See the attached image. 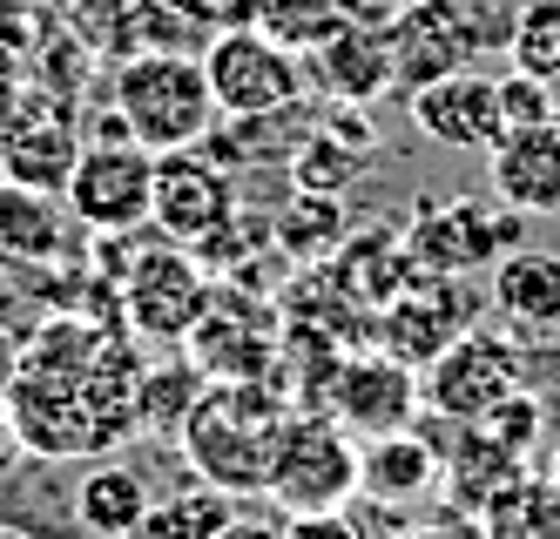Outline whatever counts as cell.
<instances>
[{"label":"cell","mask_w":560,"mask_h":539,"mask_svg":"<svg viewBox=\"0 0 560 539\" xmlns=\"http://www.w3.org/2000/svg\"><path fill=\"white\" fill-rule=\"evenodd\" d=\"M291 398L277 391V378H244V385H210L196 398V411L183 419V459L189 479H203L230 500L264 492L270 472V438L291 419Z\"/></svg>","instance_id":"obj_1"},{"label":"cell","mask_w":560,"mask_h":539,"mask_svg":"<svg viewBox=\"0 0 560 539\" xmlns=\"http://www.w3.org/2000/svg\"><path fill=\"white\" fill-rule=\"evenodd\" d=\"M108 115L122 121V136L142 142L149 155H176V149H203L217 136V95L203 55H129L115 68V95Z\"/></svg>","instance_id":"obj_2"},{"label":"cell","mask_w":560,"mask_h":539,"mask_svg":"<svg viewBox=\"0 0 560 539\" xmlns=\"http://www.w3.org/2000/svg\"><path fill=\"white\" fill-rule=\"evenodd\" d=\"M358 445L331 411H291L270 438V472H264V500L298 519V513H338L358 500Z\"/></svg>","instance_id":"obj_3"},{"label":"cell","mask_w":560,"mask_h":539,"mask_svg":"<svg viewBox=\"0 0 560 539\" xmlns=\"http://www.w3.org/2000/svg\"><path fill=\"white\" fill-rule=\"evenodd\" d=\"M513 391H527V358L513 351L506 330H487V324H472L466 338H453L419 371V398L439 425H479Z\"/></svg>","instance_id":"obj_4"},{"label":"cell","mask_w":560,"mask_h":539,"mask_svg":"<svg viewBox=\"0 0 560 539\" xmlns=\"http://www.w3.org/2000/svg\"><path fill=\"white\" fill-rule=\"evenodd\" d=\"M210 304H217V283L203 270V257L170 243V236L149 243V250L129 257V270H122V317L149 344H189L196 324L210 317Z\"/></svg>","instance_id":"obj_5"},{"label":"cell","mask_w":560,"mask_h":539,"mask_svg":"<svg viewBox=\"0 0 560 539\" xmlns=\"http://www.w3.org/2000/svg\"><path fill=\"white\" fill-rule=\"evenodd\" d=\"M406 230V257L432 277H472L493 270L500 257L520 250V230L527 216H513L506 202H479V196H446V202H419Z\"/></svg>","instance_id":"obj_6"},{"label":"cell","mask_w":560,"mask_h":539,"mask_svg":"<svg viewBox=\"0 0 560 539\" xmlns=\"http://www.w3.org/2000/svg\"><path fill=\"white\" fill-rule=\"evenodd\" d=\"M203 74L210 95L223 108V121H257V115H284L304 102V68L284 40H270L264 27H217L203 48Z\"/></svg>","instance_id":"obj_7"},{"label":"cell","mask_w":560,"mask_h":539,"mask_svg":"<svg viewBox=\"0 0 560 539\" xmlns=\"http://www.w3.org/2000/svg\"><path fill=\"white\" fill-rule=\"evenodd\" d=\"M472 310H479V297L466 290V277L412 270V277L378 304V317H372V344H378L385 358H398V364L425 371L453 338H466V330H472Z\"/></svg>","instance_id":"obj_8"},{"label":"cell","mask_w":560,"mask_h":539,"mask_svg":"<svg viewBox=\"0 0 560 539\" xmlns=\"http://www.w3.org/2000/svg\"><path fill=\"white\" fill-rule=\"evenodd\" d=\"M61 196L89 236H136L155 210V155L142 142H89Z\"/></svg>","instance_id":"obj_9"},{"label":"cell","mask_w":560,"mask_h":539,"mask_svg":"<svg viewBox=\"0 0 560 539\" xmlns=\"http://www.w3.org/2000/svg\"><path fill=\"white\" fill-rule=\"evenodd\" d=\"M236 216V176L210 149H176V155H155V210L149 230L196 250L210 230H223Z\"/></svg>","instance_id":"obj_10"},{"label":"cell","mask_w":560,"mask_h":539,"mask_svg":"<svg viewBox=\"0 0 560 539\" xmlns=\"http://www.w3.org/2000/svg\"><path fill=\"white\" fill-rule=\"evenodd\" d=\"M317 411H331V419L351 432V438H385V432H406L425 398H419V371L412 364H398L385 351L372 358H338L331 371V385H325V405Z\"/></svg>","instance_id":"obj_11"},{"label":"cell","mask_w":560,"mask_h":539,"mask_svg":"<svg viewBox=\"0 0 560 539\" xmlns=\"http://www.w3.org/2000/svg\"><path fill=\"white\" fill-rule=\"evenodd\" d=\"M412 129L453 155H493L506 121H500V74H479V68H453L412 89Z\"/></svg>","instance_id":"obj_12"},{"label":"cell","mask_w":560,"mask_h":539,"mask_svg":"<svg viewBox=\"0 0 560 539\" xmlns=\"http://www.w3.org/2000/svg\"><path fill=\"white\" fill-rule=\"evenodd\" d=\"M82 243H89V230L74 223L68 196L27 189V183L0 176V263H14V270H55V263L82 257Z\"/></svg>","instance_id":"obj_13"},{"label":"cell","mask_w":560,"mask_h":539,"mask_svg":"<svg viewBox=\"0 0 560 539\" xmlns=\"http://www.w3.org/2000/svg\"><path fill=\"white\" fill-rule=\"evenodd\" d=\"M82 149H89V142H82V129H74L68 102H55V95L34 89L27 108H21V121L8 129V142H0V176L61 196L68 176H74V162H82Z\"/></svg>","instance_id":"obj_14"},{"label":"cell","mask_w":560,"mask_h":539,"mask_svg":"<svg viewBox=\"0 0 560 539\" xmlns=\"http://www.w3.org/2000/svg\"><path fill=\"white\" fill-rule=\"evenodd\" d=\"M446 485V466H439V438L425 432H385V438H365L358 452V500H372L385 513H406L419 500Z\"/></svg>","instance_id":"obj_15"},{"label":"cell","mask_w":560,"mask_h":539,"mask_svg":"<svg viewBox=\"0 0 560 539\" xmlns=\"http://www.w3.org/2000/svg\"><path fill=\"white\" fill-rule=\"evenodd\" d=\"M311 74L331 89V102L372 108L398 89V55H392V21H345L325 48L311 55Z\"/></svg>","instance_id":"obj_16"},{"label":"cell","mask_w":560,"mask_h":539,"mask_svg":"<svg viewBox=\"0 0 560 539\" xmlns=\"http://www.w3.org/2000/svg\"><path fill=\"white\" fill-rule=\"evenodd\" d=\"M487 183L513 216H560V121L500 136V149L487 155Z\"/></svg>","instance_id":"obj_17"},{"label":"cell","mask_w":560,"mask_h":539,"mask_svg":"<svg viewBox=\"0 0 560 539\" xmlns=\"http://www.w3.org/2000/svg\"><path fill=\"white\" fill-rule=\"evenodd\" d=\"M487 297L520 338H560V257L553 250H527L520 243L513 257H500L487 270Z\"/></svg>","instance_id":"obj_18"},{"label":"cell","mask_w":560,"mask_h":539,"mask_svg":"<svg viewBox=\"0 0 560 539\" xmlns=\"http://www.w3.org/2000/svg\"><path fill=\"white\" fill-rule=\"evenodd\" d=\"M439 466H446V492L466 506V519L487 506L506 479L534 472L527 459H513V452L493 432H479V425H446V438H439Z\"/></svg>","instance_id":"obj_19"},{"label":"cell","mask_w":560,"mask_h":539,"mask_svg":"<svg viewBox=\"0 0 560 539\" xmlns=\"http://www.w3.org/2000/svg\"><path fill=\"white\" fill-rule=\"evenodd\" d=\"M351 210H345V196H317V189H298L284 210L270 216V243H277V257H291L298 270H317V263H331L345 243H351Z\"/></svg>","instance_id":"obj_20"},{"label":"cell","mask_w":560,"mask_h":539,"mask_svg":"<svg viewBox=\"0 0 560 539\" xmlns=\"http://www.w3.org/2000/svg\"><path fill=\"white\" fill-rule=\"evenodd\" d=\"M149 506H155L149 479L136 466H122V459L89 466L82 485H74V519H82V532H95V539H136Z\"/></svg>","instance_id":"obj_21"},{"label":"cell","mask_w":560,"mask_h":539,"mask_svg":"<svg viewBox=\"0 0 560 539\" xmlns=\"http://www.w3.org/2000/svg\"><path fill=\"white\" fill-rule=\"evenodd\" d=\"M472 519L487 539H560V492H553L547 472H520Z\"/></svg>","instance_id":"obj_22"},{"label":"cell","mask_w":560,"mask_h":539,"mask_svg":"<svg viewBox=\"0 0 560 539\" xmlns=\"http://www.w3.org/2000/svg\"><path fill=\"white\" fill-rule=\"evenodd\" d=\"M236 513L230 492H217V485H203V479H189V485H176V492H163V500L149 506V519L136 526V539H217Z\"/></svg>","instance_id":"obj_23"},{"label":"cell","mask_w":560,"mask_h":539,"mask_svg":"<svg viewBox=\"0 0 560 539\" xmlns=\"http://www.w3.org/2000/svg\"><path fill=\"white\" fill-rule=\"evenodd\" d=\"M365 155H372V149L345 142L331 121L317 115V121H304V136H298V149H291V183H298V189H317V196H338L358 169H365Z\"/></svg>","instance_id":"obj_24"},{"label":"cell","mask_w":560,"mask_h":539,"mask_svg":"<svg viewBox=\"0 0 560 539\" xmlns=\"http://www.w3.org/2000/svg\"><path fill=\"white\" fill-rule=\"evenodd\" d=\"M244 8H250V27H264L270 40H284L291 55H317L351 21L345 0H244Z\"/></svg>","instance_id":"obj_25"},{"label":"cell","mask_w":560,"mask_h":539,"mask_svg":"<svg viewBox=\"0 0 560 539\" xmlns=\"http://www.w3.org/2000/svg\"><path fill=\"white\" fill-rule=\"evenodd\" d=\"M506 61H513L520 74H540V81L560 74V0H520Z\"/></svg>","instance_id":"obj_26"},{"label":"cell","mask_w":560,"mask_h":539,"mask_svg":"<svg viewBox=\"0 0 560 539\" xmlns=\"http://www.w3.org/2000/svg\"><path fill=\"white\" fill-rule=\"evenodd\" d=\"M479 432H493L513 459L534 466V452H540V438H547V398H540V391H513L500 411H487V419H479Z\"/></svg>","instance_id":"obj_27"},{"label":"cell","mask_w":560,"mask_h":539,"mask_svg":"<svg viewBox=\"0 0 560 539\" xmlns=\"http://www.w3.org/2000/svg\"><path fill=\"white\" fill-rule=\"evenodd\" d=\"M42 48H48V34L27 0H0V81H34Z\"/></svg>","instance_id":"obj_28"},{"label":"cell","mask_w":560,"mask_h":539,"mask_svg":"<svg viewBox=\"0 0 560 539\" xmlns=\"http://www.w3.org/2000/svg\"><path fill=\"white\" fill-rule=\"evenodd\" d=\"M500 121H506V136H520V129H547V121H553V95H547V81H540V74L506 68V74H500Z\"/></svg>","instance_id":"obj_29"},{"label":"cell","mask_w":560,"mask_h":539,"mask_svg":"<svg viewBox=\"0 0 560 539\" xmlns=\"http://www.w3.org/2000/svg\"><path fill=\"white\" fill-rule=\"evenodd\" d=\"M284 539H372V532H365V519H351L338 506V513H298V519H284Z\"/></svg>","instance_id":"obj_30"},{"label":"cell","mask_w":560,"mask_h":539,"mask_svg":"<svg viewBox=\"0 0 560 539\" xmlns=\"http://www.w3.org/2000/svg\"><path fill=\"white\" fill-rule=\"evenodd\" d=\"M398 539H487L479 532V519H425V526H412V532H398Z\"/></svg>","instance_id":"obj_31"},{"label":"cell","mask_w":560,"mask_h":539,"mask_svg":"<svg viewBox=\"0 0 560 539\" xmlns=\"http://www.w3.org/2000/svg\"><path fill=\"white\" fill-rule=\"evenodd\" d=\"M21 452H27V445H21V425H14V405L0 398V479L21 466Z\"/></svg>","instance_id":"obj_32"},{"label":"cell","mask_w":560,"mask_h":539,"mask_svg":"<svg viewBox=\"0 0 560 539\" xmlns=\"http://www.w3.org/2000/svg\"><path fill=\"white\" fill-rule=\"evenodd\" d=\"M406 8H419V0H345L351 21H398Z\"/></svg>","instance_id":"obj_33"},{"label":"cell","mask_w":560,"mask_h":539,"mask_svg":"<svg viewBox=\"0 0 560 539\" xmlns=\"http://www.w3.org/2000/svg\"><path fill=\"white\" fill-rule=\"evenodd\" d=\"M27 81H0V142H8V129H14V121H21V108H27Z\"/></svg>","instance_id":"obj_34"},{"label":"cell","mask_w":560,"mask_h":539,"mask_svg":"<svg viewBox=\"0 0 560 539\" xmlns=\"http://www.w3.org/2000/svg\"><path fill=\"white\" fill-rule=\"evenodd\" d=\"M217 539H284V526H270V519H244V513H236Z\"/></svg>","instance_id":"obj_35"},{"label":"cell","mask_w":560,"mask_h":539,"mask_svg":"<svg viewBox=\"0 0 560 539\" xmlns=\"http://www.w3.org/2000/svg\"><path fill=\"white\" fill-rule=\"evenodd\" d=\"M21 378V344L8 338V330H0V398H8V385Z\"/></svg>","instance_id":"obj_36"},{"label":"cell","mask_w":560,"mask_h":539,"mask_svg":"<svg viewBox=\"0 0 560 539\" xmlns=\"http://www.w3.org/2000/svg\"><path fill=\"white\" fill-rule=\"evenodd\" d=\"M547 479H553V492H560V432H553V445H547Z\"/></svg>","instance_id":"obj_37"},{"label":"cell","mask_w":560,"mask_h":539,"mask_svg":"<svg viewBox=\"0 0 560 539\" xmlns=\"http://www.w3.org/2000/svg\"><path fill=\"white\" fill-rule=\"evenodd\" d=\"M547 95H553V121H560V74H553V81H547Z\"/></svg>","instance_id":"obj_38"},{"label":"cell","mask_w":560,"mask_h":539,"mask_svg":"<svg viewBox=\"0 0 560 539\" xmlns=\"http://www.w3.org/2000/svg\"><path fill=\"white\" fill-rule=\"evenodd\" d=\"M0 539H27V532H14V526H0Z\"/></svg>","instance_id":"obj_39"}]
</instances>
